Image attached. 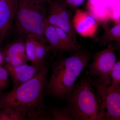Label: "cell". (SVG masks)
I'll use <instances>...</instances> for the list:
<instances>
[{
	"label": "cell",
	"mask_w": 120,
	"mask_h": 120,
	"mask_svg": "<svg viewBox=\"0 0 120 120\" xmlns=\"http://www.w3.org/2000/svg\"><path fill=\"white\" fill-rule=\"evenodd\" d=\"M93 55L81 49L71 56L62 57L52 66V73L45 90V94L63 100L75 83Z\"/></svg>",
	"instance_id": "cell-1"
},
{
	"label": "cell",
	"mask_w": 120,
	"mask_h": 120,
	"mask_svg": "<svg viewBox=\"0 0 120 120\" xmlns=\"http://www.w3.org/2000/svg\"><path fill=\"white\" fill-rule=\"evenodd\" d=\"M49 69L46 62L31 79L2 95L0 102L3 107L8 106L19 110L26 119L27 115L46 109L44 96Z\"/></svg>",
	"instance_id": "cell-2"
},
{
	"label": "cell",
	"mask_w": 120,
	"mask_h": 120,
	"mask_svg": "<svg viewBox=\"0 0 120 120\" xmlns=\"http://www.w3.org/2000/svg\"><path fill=\"white\" fill-rule=\"evenodd\" d=\"M65 107L74 120H99V109L91 77L86 73L65 97Z\"/></svg>",
	"instance_id": "cell-3"
},
{
	"label": "cell",
	"mask_w": 120,
	"mask_h": 120,
	"mask_svg": "<svg viewBox=\"0 0 120 120\" xmlns=\"http://www.w3.org/2000/svg\"><path fill=\"white\" fill-rule=\"evenodd\" d=\"M46 4L42 0H19L15 26L20 35H30L47 45L44 35Z\"/></svg>",
	"instance_id": "cell-4"
},
{
	"label": "cell",
	"mask_w": 120,
	"mask_h": 120,
	"mask_svg": "<svg viewBox=\"0 0 120 120\" xmlns=\"http://www.w3.org/2000/svg\"><path fill=\"white\" fill-rule=\"evenodd\" d=\"M91 82L98 101L99 120H120V86L114 87L102 84L95 76L91 77Z\"/></svg>",
	"instance_id": "cell-5"
},
{
	"label": "cell",
	"mask_w": 120,
	"mask_h": 120,
	"mask_svg": "<svg viewBox=\"0 0 120 120\" xmlns=\"http://www.w3.org/2000/svg\"><path fill=\"white\" fill-rule=\"evenodd\" d=\"M101 51L93 55V61L87 67V75L91 77L95 76L101 83L106 85L111 84L110 75L112 69L116 62L114 52L116 48L111 42Z\"/></svg>",
	"instance_id": "cell-6"
},
{
	"label": "cell",
	"mask_w": 120,
	"mask_h": 120,
	"mask_svg": "<svg viewBox=\"0 0 120 120\" xmlns=\"http://www.w3.org/2000/svg\"><path fill=\"white\" fill-rule=\"evenodd\" d=\"M48 4L45 22L61 29L75 42L79 44L73 26L71 9L63 0H56Z\"/></svg>",
	"instance_id": "cell-7"
},
{
	"label": "cell",
	"mask_w": 120,
	"mask_h": 120,
	"mask_svg": "<svg viewBox=\"0 0 120 120\" xmlns=\"http://www.w3.org/2000/svg\"><path fill=\"white\" fill-rule=\"evenodd\" d=\"M19 0H0V39L8 34L15 18Z\"/></svg>",
	"instance_id": "cell-8"
},
{
	"label": "cell",
	"mask_w": 120,
	"mask_h": 120,
	"mask_svg": "<svg viewBox=\"0 0 120 120\" xmlns=\"http://www.w3.org/2000/svg\"><path fill=\"white\" fill-rule=\"evenodd\" d=\"M42 66L32 64L29 65L26 64L16 67L4 65V68L7 69L11 78L13 83V89L31 79Z\"/></svg>",
	"instance_id": "cell-9"
},
{
	"label": "cell",
	"mask_w": 120,
	"mask_h": 120,
	"mask_svg": "<svg viewBox=\"0 0 120 120\" xmlns=\"http://www.w3.org/2000/svg\"><path fill=\"white\" fill-rule=\"evenodd\" d=\"M44 35L46 44L50 50L60 53H66L58 38L56 27L45 21Z\"/></svg>",
	"instance_id": "cell-10"
},
{
	"label": "cell",
	"mask_w": 120,
	"mask_h": 120,
	"mask_svg": "<svg viewBox=\"0 0 120 120\" xmlns=\"http://www.w3.org/2000/svg\"><path fill=\"white\" fill-rule=\"evenodd\" d=\"M115 41L120 45V24L117 23L113 27L106 29L104 34L99 37L98 42L100 46H106L112 41Z\"/></svg>",
	"instance_id": "cell-11"
},
{
	"label": "cell",
	"mask_w": 120,
	"mask_h": 120,
	"mask_svg": "<svg viewBox=\"0 0 120 120\" xmlns=\"http://www.w3.org/2000/svg\"><path fill=\"white\" fill-rule=\"evenodd\" d=\"M56 28L58 38L64 48L66 53H74L82 49L81 46L75 42L64 31L58 27H56Z\"/></svg>",
	"instance_id": "cell-12"
},
{
	"label": "cell",
	"mask_w": 120,
	"mask_h": 120,
	"mask_svg": "<svg viewBox=\"0 0 120 120\" xmlns=\"http://www.w3.org/2000/svg\"><path fill=\"white\" fill-rule=\"evenodd\" d=\"M26 120L20 110L8 106L0 109V120Z\"/></svg>",
	"instance_id": "cell-13"
},
{
	"label": "cell",
	"mask_w": 120,
	"mask_h": 120,
	"mask_svg": "<svg viewBox=\"0 0 120 120\" xmlns=\"http://www.w3.org/2000/svg\"><path fill=\"white\" fill-rule=\"evenodd\" d=\"M50 50L47 45L35 39V56L38 66H43L46 63V60Z\"/></svg>",
	"instance_id": "cell-14"
},
{
	"label": "cell",
	"mask_w": 120,
	"mask_h": 120,
	"mask_svg": "<svg viewBox=\"0 0 120 120\" xmlns=\"http://www.w3.org/2000/svg\"><path fill=\"white\" fill-rule=\"evenodd\" d=\"M3 55L9 57L26 55L25 42L19 41L12 43L5 49Z\"/></svg>",
	"instance_id": "cell-15"
},
{
	"label": "cell",
	"mask_w": 120,
	"mask_h": 120,
	"mask_svg": "<svg viewBox=\"0 0 120 120\" xmlns=\"http://www.w3.org/2000/svg\"><path fill=\"white\" fill-rule=\"evenodd\" d=\"M26 37L25 52L27 57L31 64L38 66L35 56V39L30 35H27Z\"/></svg>",
	"instance_id": "cell-16"
},
{
	"label": "cell",
	"mask_w": 120,
	"mask_h": 120,
	"mask_svg": "<svg viewBox=\"0 0 120 120\" xmlns=\"http://www.w3.org/2000/svg\"><path fill=\"white\" fill-rule=\"evenodd\" d=\"M50 120H74L64 107L62 108L52 107L49 109Z\"/></svg>",
	"instance_id": "cell-17"
},
{
	"label": "cell",
	"mask_w": 120,
	"mask_h": 120,
	"mask_svg": "<svg viewBox=\"0 0 120 120\" xmlns=\"http://www.w3.org/2000/svg\"><path fill=\"white\" fill-rule=\"evenodd\" d=\"M4 65H7L11 67H19L27 64L28 61L26 55L21 56H16L9 57L4 56Z\"/></svg>",
	"instance_id": "cell-18"
},
{
	"label": "cell",
	"mask_w": 120,
	"mask_h": 120,
	"mask_svg": "<svg viewBox=\"0 0 120 120\" xmlns=\"http://www.w3.org/2000/svg\"><path fill=\"white\" fill-rule=\"evenodd\" d=\"M111 86L116 87L120 86V60L116 61L112 69L110 75Z\"/></svg>",
	"instance_id": "cell-19"
},
{
	"label": "cell",
	"mask_w": 120,
	"mask_h": 120,
	"mask_svg": "<svg viewBox=\"0 0 120 120\" xmlns=\"http://www.w3.org/2000/svg\"><path fill=\"white\" fill-rule=\"evenodd\" d=\"M95 22V20L92 16H86L84 20L79 24L77 27V31L80 33H82L86 31V30L90 28Z\"/></svg>",
	"instance_id": "cell-20"
},
{
	"label": "cell",
	"mask_w": 120,
	"mask_h": 120,
	"mask_svg": "<svg viewBox=\"0 0 120 120\" xmlns=\"http://www.w3.org/2000/svg\"><path fill=\"white\" fill-rule=\"evenodd\" d=\"M8 72L5 68L0 67V93L8 86Z\"/></svg>",
	"instance_id": "cell-21"
},
{
	"label": "cell",
	"mask_w": 120,
	"mask_h": 120,
	"mask_svg": "<svg viewBox=\"0 0 120 120\" xmlns=\"http://www.w3.org/2000/svg\"><path fill=\"white\" fill-rule=\"evenodd\" d=\"M70 9L79 7L83 4L86 0H63Z\"/></svg>",
	"instance_id": "cell-22"
},
{
	"label": "cell",
	"mask_w": 120,
	"mask_h": 120,
	"mask_svg": "<svg viewBox=\"0 0 120 120\" xmlns=\"http://www.w3.org/2000/svg\"><path fill=\"white\" fill-rule=\"evenodd\" d=\"M44 2H45V3L46 4H49L50 2H52L56 0H42Z\"/></svg>",
	"instance_id": "cell-23"
},
{
	"label": "cell",
	"mask_w": 120,
	"mask_h": 120,
	"mask_svg": "<svg viewBox=\"0 0 120 120\" xmlns=\"http://www.w3.org/2000/svg\"><path fill=\"white\" fill-rule=\"evenodd\" d=\"M2 107H3V106H2V104H1V103L0 102V109H1Z\"/></svg>",
	"instance_id": "cell-24"
},
{
	"label": "cell",
	"mask_w": 120,
	"mask_h": 120,
	"mask_svg": "<svg viewBox=\"0 0 120 120\" xmlns=\"http://www.w3.org/2000/svg\"><path fill=\"white\" fill-rule=\"evenodd\" d=\"M1 60H2V59H1V56L0 54V63L1 62Z\"/></svg>",
	"instance_id": "cell-25"
},
{
	"label": "cell",
	"mask_w": 120,
	"mask_h": 120,
	"mask_svg": "<svg viewBox=\"0 0 120 120\" xmlns=\"http://www.w3.org/2000/svg\"></svg>",
	"instance_id": "cell-26"
}]
</instances>
